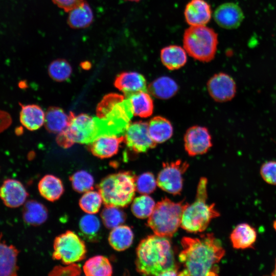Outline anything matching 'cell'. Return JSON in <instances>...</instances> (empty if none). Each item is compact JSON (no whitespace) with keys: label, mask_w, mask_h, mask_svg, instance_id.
I'll return each instance as SVG.
<instances>
[{"label":"cell","mask_w":276,"mask_h":276,"mask_svg":"<svg viewBox=\"0 0 276 276\" xmlns=\"http://www.w3.org/2000/svg\"><path fill=\"white\" fill-rule=\"evenodd\" d=\"M218 43L217 34L205 25L191 26L183 34L184 49L190 56L201 62L214 58Z\"/></svg>","instance_id":"obj_6"},{"label":"cell","mask_w":276,"mask_h":276,"mask_svg":"<svg viewBox=\"0 0 276 276\" xmlns=\"http://www.w3.org/2000/svg\"><path fill=\"white\" fill-rule=\"evenodd\" d=\"M176 82L168 76L160 77L147 86V91L154 97L162 100L168 99L177 92Z\"/></svg>","instance_id":"obj_25"},{"label":"cell","mask_w":276,"mask_h":276,"mask_svg":"<svg viewBox=\"0 0 276 276\" xmlns=\"http://www.w3.org/2000/svg\"><path fill=\"white\" fill-rule=\"evenodd\" d=\"M71 117V112L67 114L61 108L51 107L45 113L44 124L49 132L58 134L68 128Z\"/></svg>","instance_id":"obj_20"},{"label":"cell","mask_w":276,"mask_h":276,"mask_svg":"<svg viewBox=\"0 0 276 276\" xmlns=\"http://www.w3.org/2000/svg\"><path fill=\"white\" fill-rule=\"evenodd\" d=\"M133 239V234L130 227L120 225L112 229L108 241L116 250L123 251L130 246Z\"/></svg>","instance_id":"obj_28"},{"label":"cell","mask_w":276,"mask_h":276,"mask_svg":"<svg viewBox=\"0 0 276 276\" xmlns=\"http://www.w3.org/2000/svg\"><path fill=\"white\" fill-rule=\"evenodd\" d=\"M124 142L136 153L146 152L156 145L150 135L148 123L141 121L128 124L125 131Z\"/></svg>","instance_id":"obj_10"},{"label":"cell","mask_w":276,"mask_h":276,"mask_svg":"<svg viewBox=\"0 0 276 276\" xmlns=\"http://www.w3.org/2000/svg\"><path fill=\"white\" fill-rule=\"evenodd\" d=\"M150 135L153 141L157 143H164L170 139L173 133L171 122L162 116H155L148 123Z\"/></svg>","instance_id":"obj_24"},{"label":"cell","mask_w":276,"mask_h":276,"mask_svg":"<svg viewBox=\"0 0 276 276\" xmlns=\"http://www.w3.org/2000/svg\"><path fill=\"white\" fill-rule=\"evenodd\" d=\"M71 119L65 129L74 143L89 144L104 134H113L114 130L108 120L92 117L87 114L75 116L71 112Z\"/></svg>","instance_id":"obj_7"},{"label":"cell","mask_w":276,"mask_h":276,"mask_svg":"<svg viewBox=\"0 0 276 276\" xmlns=\"http://www.w3.org/2000/svg\"><path fill=\"white\" fill-rule=\"evenodd\" d=\"M20 121L29 130L40 128L44 123L45 113L42 108L36 104H21Z\"/></svg>","instance_id":"obj_21"},{"label":"cell","mask_w":276,"mask_h":276,"mask_svg":"<svg viewBox=\"0 0 276 276\" xmlns=\"http://www.w3.org/2000/svg\"><path fill=\"white\" fill-rule=\"evenodd\" d=\"M183 140L185 150L191 156L203 154L212 146L210 132L202 126H193L188 128Z\"/></svg>","instance_id":"obj_11"},{"label":"cell","mask_w":276,"mask_h":276,"mask_svg":"<svg viewBox=\"0 0 276 276\" xmlns=\"http://www.w3.org/2000/svg\"><path fill=\"white\" fill-rule=\"evenodd\" d=\"M135 181L134 174L130 171H121L104 177L98 189L105 206H127L135 195Z\"/></svg>","instance_id":"obj_4"},{"label":"cell","mask_w":276,"mask_h":276,"mask_svg":"<svg viewBox=\"0 0 276 276\" xmlns=\"http://www.w3.org/2000/svg\"><path fill=\"white\" fill-rule=\"evenodd\" d=\"M127 99L129 101L133 116L146 118L152 115L154 104L148 91H143L135 93Z\"/></svg>","instance_id":"obj_26"},{"label":"cell","mask_w":276,"mask_h":276,"mask_svg":"<svg viewBox=\"0 0 276 276\" xmlns=\"http://www.w3.org/2000/svg\"><path fill=\"white\" fill-rule=\"evenodd\" d=\"M125 99L123 96L117 94H110L105 96L97 107V117L105 119L115 106Z\"/></svg>","instance_id":"obj_37"},{"label":"cell","mask_w":276,"mask_h":276,"mask_svg":"<svg viewBox=\"0 0 276 276\" xmlns=\"http://www.w3.org/2000/svg\"><path fill=\"white\" fill-rule=\"evenodd\" d=\"M271 275H276V259H275V266L274 270H273Z\"/></svg>","instance_id":"obj_44"},{"label":"cell","mask_w":276,"mask_h":276,"mask_svg":"<svg viewBox=\"0 0 276 276\" xmlns=\"http://www.w3.org/2000/svg\"><path fill=\"white\" fill-rule=\"evenodd\" d=\"M73 189L79 193H85L92 190L94 185L93 176L84 170L75 172L70 177Z\"/></svg>","instance_id":"obj_36"},{"label":"cell","mask_w":276,"mask_h":276,"mask_svg":"<svg viewBox=\"0 0 276 276\" xmlns=\"http://www.w3.org/2000/svg\"><path fill=\"white\" fill-rule=\"evenodd\" d=\"M273 227L276 231V220L273 222Z\"/></svg>","instance_id":"obj_45"},{"label":"cell","mask_w":276,"mask_h":276,"mask_svg":"<svg viewBox=\"0 0 276 276\" xmlns=\"http://www.w3.org/2000/svg\"><path fill=\"white\" fill-rule=\"evenodd\" d=\"M184 15L190 26H204L211 18L212 10L210 5L204 0H191L185 7Z\"/></svg>","instance_id":"obj_17"},{"label":"cell","mask_w":276,"mask_h":276,"mask_svg":"<svg viewBox=\"0 0 276 276\" xmlns=\"http://www.w3.org/2000/svg\"><path fill=\"white\" fill-rule=\"evenodd\" d=\"M189 167L187 162L177 160L163 164L156 182L163 190L173 195L179 194L182 190V175Z\"/></svg>","instance_id":"obj_9"},{"label":"cell","mask_w":276,"mask_h":276,"mask_svg":"<svg viewBox=\"0 0 276 276\" xmlns=\"http://www.w3.org/2000/svg\"><path fill=\"white\" fill-rule=\"evenodd\" d=\"M135 184L136 190L139 193L149 194L155 190L157 182L152 173L146 172L137 177Z\"/></svg>","instance_id":"obj_38"},{"label":"cell","mask_w":276,"mask_h":276,"mask_svg":"<svg viewBox=\"0 0 276 276\" xmlns=\"http://www.w3.org/2000/svg\"><path fill=\"white\" fill-rule=\"evenodd\" d=\"M68 12L67 24L72 28H85L93 22V11L89 4L84 1Z\"/></svg>","instance_id":"obj_23"},{"label":"cell","mask_w":276,"mask_h":276,"mask_svg":"<svg viewBox=\"0 0 276 276\" xmlns=\"http://www.w3.org/2000/svg\"><path fill=\"white\" fill-rule=\"evenodd\" d=\"M103 202L100 192L91 190L85 192L81 196L79 205L87 214H95L99 212Z\"/></svg>","instance_id":"obj_34"},{"label":"cell","mask_w":276,"mask_h":276,"mask_svg":"<svg viewBox=\"0 0 276 276\" xmlns=\"http://www.w3.org/2000/svg\"><path fill=\"white\" fill-rule=\"evenodd\" d=\"M114 85L127 98L140 91H147L145 78L141 74L135 72L120 73L116 77Z\"/></svg>","instance_id":"obj_16"},{"label":"cell","mask_w":276,"mask_h":276,"mask_svg":"<svg viewBox=\"0 0 276 276\" xmlns=\"http://www.w3.org/2000/svg\"><path fill=\"white\" fill-rule=\"evenodd\" d=\"M101 217L104 225L111 229L121 225L126 219L125 213L119 207L113 206H105Z\"/></svg>","instance_id":"obj_35"},{"label":"cell","mask_w":276,"mask_h":276,"mask_svg":"<svg viewBox=\"0 0 276 276\" xmlns=\"http://www.w3.org/2000/svg\"><path fill=\"white\" fill-rule=\"evenodd\" d=\"M257 238V233L256 229L246 223L237 225L230 235L233 247L237 249L252 248Z\"/></svg>","instance_id":"obj_19"},{"label":"cell","mask_w":276,"mask_h":276,"mask_svg":"<svg viewBox=\"0 0 276 276\" xmlns=\"http://www.w3.org/2000/svg\"><path fill=\"white\" fill-rule=\"evenodd\" d=\"M28 196L24 185L18 180L8 178L0 187V198L4 204L11 208L22 205Z\"/></svg>","instance_id":"obj_14"},{"label":"cell","mask_w":276,"mask_h":276,"mask_svg":"<svg viewBox=\"0 0 276 276\" xmlns=\"http://www.w3.org/2000/svg\"><path fill=\"white\" fill-rule=\"evenodd\" d=\"M58 7L68 12L80 4L84 0H52Z\"/></svg>","instance_id":"obj_40"},{"label":"cell","mask_w":276,"mask_h":276,"mask_svg":"<svg viewBox=\"0 0 276 276\" xmlns=\"http://www.w3.org/2000/svg\"><path fill=\"white\" fill-rule=\"evenodd\" d=\"M86 252L84 241L72 231H66L54 240L53 257L64 264L70 265L82 260Z\"/></svg>","instance_id":"obj_8"},{"label":"cell","mask_w":276,"mask_h":276,"mask_svg":"<svg viewBox=\"0 0 276 276\" xmlns=\"http://www.w3.org/2000/svg\"><path fill=\"white\" fill-rule=\"evenodd\" d=\"M207 179L201 177L198 182L195 200L185 208L180 226L190 233L203 232L211 220L219 216L215 204H208L207 199Z\"/></svg>","instance_id":"obj_3"},{"label":"cell","mask_w":276,"mask_h":276,"mask_svg":"<svg viewBox=\"0 0 276 276\" xmlns=\"http://www.w3.org/2000/svg\"><path fill=\"white\" fill-rule=\"evenodd\" d=\"M168 238L156 235L143 239L136 248V269L143 275H178L173 251Z\"/></svg>","instance_id":"obj_2"},{"label":"cell","mask_w":276,"mask_h":276,"mask_svg":"<svg viewBox=\"0 0 276 276\" xmlns=\"http://www.w3.org/2000/svg\"><path fill=\"white\" fill-rule=\"evenodd\" d=\"M207 89L215 101L225 102L231 100L235 97L237 87L232 77L224 73H219L209 80Z\"/></svg>","instance_id":"obj_12"},{"label":"cell","mask_w":276,"mask_h":276,"mask_svg":"<svg viewBox=\"0 0 276 276\" xmlns=\"http://www.w3.org/2000/svg\"><path fill=\"white\" fill-rule=\"evenodd\" d=\"M214 18L220 27L225 29H235L241 25L244 15L239 5L230 2L219 6L214 12Z\"/></svg>","instance_id":"obj_13"},{"label":"cell","mask_w":276,"mask_h":276,"mask_svg":"<svg viewBox=\"0 0 276 276\" xmlns=\"http://www.w3.org/2000/svg\"><path fill=\"white\" fill-rule=\"evenodd\" d=\"M0 235V276L17 275L18 267L17 265L19 251L13 245H8Z\"/></svg>","instance_id":"obj_18"},{"label":"cell","mask_w":276,"mask_h":276,"mask_svg":"<svg viewBox=\"0 0 276 276\" xmlns=\"http://www.w3.org/2000/svg\"><path fill=\"white\" fill-rule=\"evenodd\" d=\"M160 57L163 65L172 71L182 67L187 61L185 49L177 45H170L163 48Z\"/></svg>","instance_id":"obj_22"},{"label":"cell","mask_w":276,"mask_h":276,"mask_svg":"<svg viewBox=\"0 0 276 276\" xmlns=\"http://www.w3.org/2000/svg\"><path fill=\"white\" fill-rule=\"evenodd\" d=\"M182 249L179 260L183 269L179 275H217L218 264L225 255L220 240L212 233L199 238L185 237L181 241Z\"/></svg>","instance_id":"obj_1"},{"label":"cell","mask_w":276,"mask_h":276,"mask_svg":"<svg viewBox=\"0 0 276 276\" xmlns=\"http://www.w3.org/2000/svg\"><path fill=\"white\" fill-rule=\"evenodd\" d=\"M56 142L60 146L64 148H69L74 144L65 130L58 134Z\"/></svg>","instance_id":"obj_42"},{"label":"cell","mask_w":276,"mask_h":276,"mask_svg":"<svg viewBox=\"0 0 276 276\" xmlns=\"http://www.w3.org/2000/svg\"><path fill=\"white\" fill-rule=\"evenodd\" d=\"M38 188L40 195L50 201L58 199L64 191L61 180L57 177L50 174L44 176L40 179Z\"/></svg>","instance_id":"obj_27"},{"label":"cell","mask_w":276,"mask_h":276,"mask_svg":"<svg viewBox=\"0 0 276 276\" xmlns=\"http://www.w3.org/2000/svg\"><path fill=\"white\" fill-rule=\"evenodd\" d=\"M126 1H130V2H139L140 0H126Z\"/></svg>","instance_id":"obj_46"},{"label":"cell","mask_w":276,"mask_h":276,"mask_svg":"<svg viewBox=\"0 0 276 276\" xmlns=\"http://www.w3.org/2000/svg\"><path fill=\"white\" fill-rule=\"evenodd\" d=\"M155 205V202L152 197L147 194H143L133 200L131 209L136 217L144 219L150 216Z\"/></svg>","instance_id":"obj_32"},{"label":"cell","mask_w":276,"mask_h":276,"mask_svg":"<svg viewBox=\"0 0 276 276\" xmlns=\"http://www.w3.org/2000/svg\"><path fill=\"white\" fill-rule=\"evenodd\" d=\"M79 229L84 239L89 241H96L100 237V221L94 214H87L81 218Z\"/></svg>","instance_id":"obj_31"},{"label":"cell","mask_w":276,"mask_h":276,"mask_svg":"<svg viewBox=\"0 0 276 276\" xmlns=\"http://www.w3.org/2000/svg\"><path fill=\"white\" fill-rule=\"evenodd\" d=\"M11 117L8 113L0 110V132L7 128L11 123Z\"/></svg>","instance_id":"obj_43"},{"label":"cell","mask_w":276,"mask_h":276,"mask_svg":"<svg viewBox=\"0 0 276 276\" xmlns=\"http://www.w3.org/2000/svg\"><path fill=\"white\" fill-rule=\"evenodd\" d=\"M83 271L88 276H110L112 273V268L108 258L96 256L85 262Z\"/></svg>","instance_id":"obj_30"},{"label":"cell","mask_w":276,"mask_h":276,"mask_svg":"<svg viewBox=\"0 0 276 276\" xmlns=\"http://www.w3.org/2000/svg\"><path fill=\"white\" fill-rule=\"evenodd\" d=\"M47 217V210L41 203L31 200L25 204L22 210V218L26 223L38 225L44 222Z\"/></svg>","instance_id":"obj_29"},{"label":"cell","mask_w":276,"mask_h":276,"mask_svg":"<svg viewBox=\"0 0 276 276\" xmlns=\"http://www.w3.org/2000/svg\"><path fill=\"white\" fill-rule=\"evenodd\" d=\"M262 179L267 183L276 185V161H267L262 164L260 170Z\"/></svg>","instance_id":"obj_39"},{"label":"cell","mask_w":276,"mask_h":276,"mask_svg":"<svg viewBox=\"0 0 276 276\" xmlns=\"http://www.w3.org/2000/svg\"><path fill=\"white\" fill-rule=\"evenodd\" d=\"M123 142L124 136L104 134L88 144V148L91 153L97 157L109 158L117 153L121 143Z\"/></svg>","instance_id":"obj_15"},{"label":"cell","mask_w":276,"mask_h":276,"mask_svg":"<svg viewBox=\"0 0 276 276\" xmlns=\"http://www.w3.org/2000/svg\"><path fill=\"white\" fill-rule=\"evenodd\" d=\"M188 203L175 202L165 197L155 204L147 225L155 235L170 238L180 226L182 213Z\"/></svg>","instance_id":"obj_5"},{"label":"cell","mask_w":276,"mask_h":276,"mask_svg":"<svg viewBox=\"0 0 276 276\" xmlns=\"http://www.w3.org/2000/svg\"><path fill=\"white\" fill-rule=\"evenodd\" d=\"M52 272L54 273L53 274H56L57 273L58 274L77 275L79 274L80 270L79 267L74 263L65 267L56 268Z\"/></svg>","instance_id":"obj_41"},{"label":"cell","mask_w":276,"mask_h":276,"mask_svg":"<svg viewBox=\"0 0 276 276\" xmlns=\"http://www.w3.org/2000/svg\"><path fill=\"white\" fill-rule=\"evenodd\" d=\"M72 68L70 63L64 59L53 60L49 65L48 74L54 80L62 82L71 77Z\"/></svg>","instance_id":"obj_33"}]
</instances>
